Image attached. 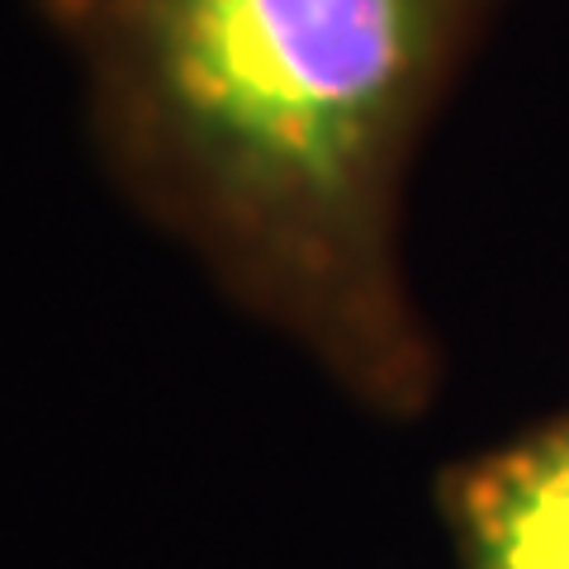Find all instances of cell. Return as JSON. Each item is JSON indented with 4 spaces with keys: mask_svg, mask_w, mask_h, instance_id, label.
Here are the masks:
<instances>
[{
    "mask_svg": "<svg viewBox=\"0 0 569 569\" xmlns=\"http://www.w3.org/2000/svg\"><path fill=\"white\" fill-rule=\"evenodd\" d=\"M508 0H33L123 204L351 399L408 418L437 347L403 181Z\"/></svg>",
    "mask_w": 569,
    "mask_h": 569,
    "instance_id": "6da1fadb",
    "label": "cell"
},
{
    "mask_svg": "<svg viewBox=\"0 0 569 569\" xmlns=\"http://www.w3.org/2000/svg\"><path fill=\"white\" fill-rule=\"evenodd\" d=\"M460 569H569V413L441 479Z\"/></svg>",
    "mask_w": 569,
    "mask_h": 569,
    "instance_id": "7a4b0ae2",
    "label": "cell"
}]
</instances>
